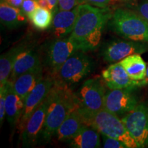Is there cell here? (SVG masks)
<instances>
[{
  "label": "cell",
  "instance_id": "obj_25",
  "mask_svg": "<svg viewBox=\"0 0 148 148\" xmlns=\"http://www.w3.org/2000/svg\"><path fill=\"white\" fill-rule=\"evenodd\" d=\"M102 135L103 136V147L104 148H127V145L116 139V138L109 137L106 135Z\"/></svg>",
  "mask_w": 148,
  "mask_h": 148
},
{
  "label": "cell",
  "instance_id": "obj_5",
  "mask_svg": "<svg viewBox=\"0 0 148 148\" xmlns=\"http://www.w3.org/2000/svg\"><path fill=\"white\" fill-rule=\"evenodd\" d=\"M78 49L70 36L61 38H55L44 47L41 55L42 66L53 76L69 57Z\"/></svg>",
  "mask_w": 148,
  "mask_h": 148
},
{
  "label": "cell",
  "instance_id": "obj_27",
  "mask_svg": "<svg viewBox=\"0 0 148 148\" xmlns=\"http://www.w3.org/2000/svg\"><path fill=\"white\" fill-rule=\"evenodd\" d=\"M111 1L112 0H77V4L88 3L99 8H107Z\"/></svg>",
  "mask_w": 148,
  "mask_h": 148
},
{
  "label": "cell",
  "instance_id": "obj_20",
  "mask_svg": "<svg viewBox=\"0 0 148 148\" xmlns=\"http://www.w3.org/2000/svg\"><path fill=\"white\" fill-rule=\"evenodd\" d=\"M100 133L92 125L84 124L73 138L70 146L75 148H97L101 147Z\"/></svg>",
  "mask_w": 148,
  "mask_h": 148
},
{
  "label": "cell",
  "instance_id": "obj_17",
  "mask_svg": "<svg viewBox=\"0 0 148 148\" xmlns=\"http://www.w3.org/2000/svg\"><path fill=\"white\" fill-rule=\"evenodd\" d=\"M43 78V66L40 65L18 76L12 83L16 93L23 100Z\"/></svg>",
  "mask_w": 148,
  "mask_h": 148
},
{
  "label": "cell",
  "instance_id": "obj_8",
  "mask_svg": "<svg viewBox=\"0 0 148 148\" xmlns=\"http://www.w3.org/2000/svg\"><path fill=\"white\" fill-rule=\"evenodd\" d=\"M147 51L148 42L116 38L109 40L102 46L101 55L106 62L116 63L130 55L134 53L143 54Z\"/></svg>",
  "mask_w": 148,
  "mask_h": 148
},
{
  "label": "cell",
  "instance_id": "obj_34",
  "mask_svg": "<svg viewBox=\"0 0 148 148\" xmlns=\"http://www.w3.org/2000/svg\"><path fill=\"white\" fill-rule=\"evenodd\" d=\"M35 1H36V0H35Z\"/></svg>",
  "mask_w": 148,
  "mask_h": 148
},
{
  "label": "cell",
  "instance_id": "obj_14",
  "mask_svg": "<svg viewBox=\"0 0 148 148\" xmlns=\"http://www.w3.org/2000/svg\"><path fill=\"white\" fill-rule=\"evenodd\" d=\"M78 9L77 5L71 10H58L53 14L51 30L54 38H64L71 34L76 21Z\"/></svg>",
  "mask_w": 148,
  "mask_h": 148
},
{
  "label": "cell",
  "instance_id": "obj_10",
  "mask_svg": "<svg viewBox=\"0 0 148 148\" xmlns=\"http://www.w3.org/2000/svg\"><path fill=\"white\" fill-rule=\"evenodd\" d=\"M51 97L50 90L39 106L29 117L23 130L21 132L22 143L24 147H30L36 145L45 123Z\"/></svg>",
  "mask_w": 148,
  "mask_h": 148
},
{
  "label": "cell",
  "instance_id": "obj_11",
  "mask_svg": "<svg viewBox=\"0 0 148 148\" xmlns=\"http://www.w3.org/2000/svg\"><path fill=\"white\" fill-rule=\"evenodd\" d=\"M56 79L52 75L43 77L36 87L25 97L23 113L18 123L20 132H21L23 130L29 117L48 95L54 85Z\"/></svg>",
  "mask_w": 148,
  "mask_h": 148
},
{
  "label": "cell",
  "instance_id": "obj_21",
  "mask_svg": "<svg viewBox=\"0 0 148 148\" xmlns=\"http://www.w3.org/2000/svg\"><path fill=\"white\" fill-rule=\"evenodd\" d=\"M129 77L133 80L142 81L147 76V64L139 53L130 55L120 61Z\"/></svg>",
  "mask_w": 148,
  "mask_h": 148
},
{
  "label": "cell",
  "instance_id": "obj_9",
  "mask_svg": "<svg viewBox=\"0 0 148 148\" xmlns=\"http://www.w3.org/2000/svg\"><path fill=\"white\" fill-rule=\"evenodd\" d=\"M138 147H148V106L138 103L134 110L121 118Z\"/></svg>",
  "mask_w": 148,
  "mask_h": 148
},
{
  "label": "cell",
  "instance_id": "obj_26",
  "mask_svg": "<svg viewBox=\"0 0 148 148\" xmlns=\"http://www.w3.org/2000/svg\"><path fill=\"white\" fill-rule=\"evenodd\" d=\"M39 5L35 0H23L20 8L23 12V14H25L27 16L28 14L32 12Z\"/></svg>",
  "mask_w": 148,
  "mask_h": 148
},
{
  "label": "cell",
  "instance_id": "obj_12",
  "mask_svg": "<svg viewBox=\"0 0 148 148\" xmlns=\"http://www.w3.org/2000/svg\"><path fill=\"white\" fill-rule=\"evenodd\" d=\"M136 88L114 89L106 91L104 108L116 115H122L134 110L138 104L137 97L133 93Z\"/></svg>",
  "mask_w": 148,
  "mask_h": 148
},
{
  "label": "cell",
  "instance_id": "obj_22",
  "mask_svg": "<svg viewBox=\"0 0 148 148\" xmlns=\"http://www.w3.org/2000/svg\"><path fill=\"white\" fill-rule=\"evenodd\" d=\"M27 16L23 14L20 8L12 6L6 3H0L1 23L8 28H16L27 23Z\"/></svg>",
  "mask_w": 148,
  "mask_h": 148
},
{
  "label": "cell",
  "instance_id": "obj_16",
  "mask_svg": "<svg viewBox=\"0 0 148 148\" xmlns=\"http://www.w3.org/2000/svg\"><path fill=\"white\" fill-rule=\"evenodd\" d=\"M33 45L30 42L21 41L2 53L0 57V84L3 85L8 81L12 67L17 57L22 52L31 47Z\"/></svg>",
  "mask_w": 148,
  "mask_h": 148
},
{
  "label": "cell",
  "instance_id": "obj_1",
  "mask_svg": "<svg viewBox=\"0 0 148 148\" xmlns=\"http://www.w3.org/2000/svg\"><path fill=\"white\" fill-rule=\"evenodd\" d=\"M78 14L69 35L80 50H95L101 42L103 28L112 16L110 8L83 3L78 5Z\"/></svg>",
  "mask_w": 148,
  "mask_h": 148
},
{
  "label": "cell",
  "instance_id": "obj_3",
  "mask_svg": "<svg viewBox=\"0 0 148 148\" xmlns=\"http://www.w3.org/2000/svg\"><path fill=\"white\" fill-rule=\"evenodd\" d=\"M109 27L122 38L148 42V21L136 11L117 8L108 21Z\"/></svg>",
  "mask_w": 148,
  "mask_h": 148
},
{
  "label": "cell",
  "instance_id": "obj_6",
  "mask_svg": "<svg viewBox=\"0 0 148 148\" xmlns=\"http://www.w3.org/2000/svg\"><path fill=\"white\" fill-rule=\"evenodd\" d=\"M103 78L97 76L86 80L77 94L78 109L82 113L91 114L104 108L106 90Z\"/></svg>",
  "mask_w": 148,
  "mask_h": 148
},
{
  "label": "cell",
  "instance_id": "obj_4",
  "mask_svg": "<svg viewBox=\"0 0 148 148\" xmlns=\"http://www.w3.org/2000/svg\"><path fill=\"white\" fill-rule=\"evenodd\" d=\"M80 112V111H79ZM85 124L92 125L101 134L123 142L127 148H138L136 142L133 139L119 116L105 108L95 113H82Z\"/></svg>",
  "mask_w": 148,
  "mask_h": 148
},
{
  "label": "cell",
  "instance_id": "obj_24",
  "mask_svg": "<svg viewBox=\"0 0 148 148\" xmlns=\"http://www.w3.org/2000/svg\"><path fill=\"white\" fill-rule=\"evenodd\" d=\"M7 82L0 86V123H1V125H2L5 116V97H6L7 92Z\"/></svg>",
  "mask_w": 148,
  "mask_h": 148
},
{
  "label": "cell",
  "instance_id": "obj_31",
  "mask_svg": "<svg viewBox=\"0 0 148 148\" xmlns=\"http://www.w3.org/2000/svg\"><path fill=\"white\" fill-rule=\"evenodd\" d=\"M36 2L38 3L39 6L42 7V8H47L49 10V5L47 0H36Z\"/></svg>",
  "mask_w": 148,
  "mask_h": 148
},
{
  "label": "cell",
  "instance_id": "obj_30",
  "mask_svg": "<svg viewBox=\"0 0 148 148\" xmlns=\"http://www.w3.org/2000/svg\"><path fill=\"white\" fill-rule=\"evenodd\" d=\"M23 0H1V2L5 3L16 8H21Z\"/></svg>",
  "mask_w": 148,
  "mask_h": 148
},
{
  "label": "cell",
  "instance_id": "obj_28",
  "mask_svg": "<svg viewBox=\"0 0 148 148\" xmlns=\"http://www.w3.org/2000/svg\"><path fill=\"white\" fill-rule=\"evenodd\" d=\"M135 10L148 21V0H140L135 6Z\"/></svg>",
  "mask_w": 148,
  "mask_h": 148
},
{
  "label": "cell",
  "instance_id": "obj_2",
  "mask_svg": "<svg viewBox=\"0 0 148 148\" xmlns=\"http://www.w3.org/2000/svg\"><path fill=\"white\" fill-rule=\"evenodd\" d=\"M51 101L40 134L45 143H48L55 136L57 130L66 116L78 107L77 96L70 89L69 85L57 79L51 89Z\"/></svg>",
  "mask_w": 148,
  "mask_h": 148
},
{
  "label": "cell",
  "instance_id": "obj_7",
  "mask_svg": "<svg viewBox=\"0 0 148 148\" xmlns=\"http://www.w3.org/2000/svg\"><path fill=\"white\" fill-rule=\"evenodd\" d=\"M93 68V62L85 51L78 49L66 60L53 77L57 80L70 85L79 82Z\"/></svg>",
  "mask_w": 148,
  "mask_h": 148
},
{
  "label": "cell",
  "instance_id": "obj_18",
  "mask_svg": "<svg viewBox=\"0 0 148 148\" xmlns=\"http://www.w3.org/2000/svg\"><path fill=\"white\" fill-rule=\"evenodd\" d=\"M24 108V100L14 91L12 83L7 82L5 97V117L11 126L18 125Z\"/></svg>",
  "mask_w": 148,
  "mask_h": 148
},
{
  "label": "cell",
  "instance_id": "obj_15",
  "mask_svg": "<svg viewBox=\"0 0 148 148\" xmlns=\"http://www.w3.org/2000/svg\"><path fill=\"white\" fill-rule=\"evenodd\" d=\"M40 65H42L41 53L36 50L33 45L17 57L8 80L12 82L22 74Z\"/></svg>",
  "mask_w": 148,
  "mask_h": 148
},
{
  "label": "cell",
  "instance_id": "obj_29",
  "mask_svg": "<svg viewBox=\"0 0 148 148\" xmlns=\"http://www.w3.org/2000/svg\"><path fill=\"white\" fill-rule=\"evenodd\" d=\"M77 4V0H58V8L59 10H69L75 8Z\"/></svg>",
  "mask_w": 148,
  "mask_h": 148
},
{
  "label": "cell",
  "instance_id": "obj_23",
  "mask_svg": "<svg viewBox=\"0 0 148 148\" xmlns=\"http://www.w3.org/2000/svg\"><path fill=\"white\" fill-rule=\"evenodd\" d=\"M27 18L32 25L38 30H46L52 23L53 14L47 8L38 6L35 10L28 14Z\"/></svg>",
  "mask_w": 148,
  "mask_h": 148
},
{
  "label": "cell",
  "instance_id": "obj_19",
  "mask_svg": "<svg viewBox=\"0 0 148 148\" xmlns=\"http://www.w3.org/2000/svg\"><path fill=\"white\" fill-rule=\"evenodd\" d=\"M84 124V118L77 107L66 116L57 130L55 136L59 141L70 140L78 132Z\"/></svg>",
  "mask_w": 148,
  "mask_h": 148
},
{
  "label": "cell",
  "instance_id": "obj_13",
  "mask_svg": "<svg viewBox=\"0 0 148 148\" xmlns=\"http://www.w3.org/2000/svg\"><path fill=\"white\" fill-rule=\"evenodd\" d=\"M101 75L105 85L110 90L136 88L148 83L146 79L142 81L131 79L120 62L110 64L103 70Z\"/></svg>",
  "mask_w": 148,
  "mask_h": 148
},
{
  "label": "cell",
  "instance_id": "obj_33",
  "mask_svg": "<svg viewBox=\"0 0 148 148\" xmlns=\"http://www.w3.org/2000/svg\"><path fill=\"white\" fill-rule=\"evenodd\" d=\"M146 80H147V82H148V66L147 67V76H146Z\"/></svg>",
  "mask_w": 148,
  "mask_h": 148
},
{
  "label": "cell",
  "instance_id": "obj_32",
  "mask_svg": "<svg viewBox=\"0 0 148 148\" xmlns=\"http://www.w3.org/2000/svg\"><path fill=\"white\" fill-rule=\"evenodd\" d=\"M121 1H125V2H132V1H136V0H120Z\"/></svg>",
  "mask_w": 148,
  "mask_h": 148
}]
</instances>
